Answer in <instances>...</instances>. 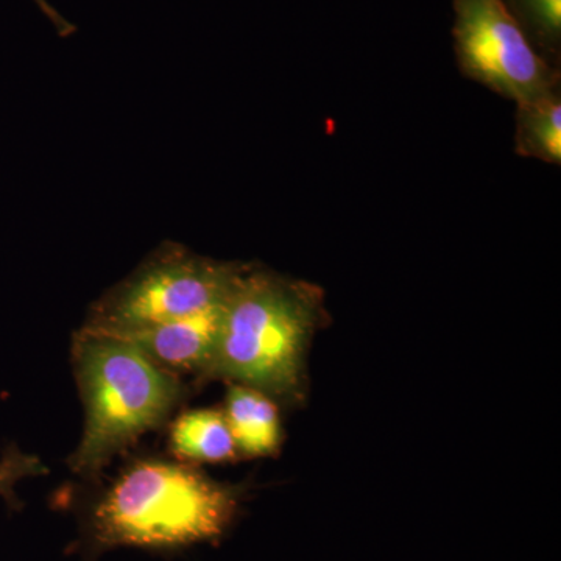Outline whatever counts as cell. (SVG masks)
<instances>
[{"instance_id": "obj_1", "label": "cell", "mask_w": 561, "mask_h": 561, "mask_svg": "<svg viewBox=\"0 0 561 561\" xmlns=\"http://www.w3.org/2000/svg\"><path fill=\"white\" fill-rule=\"evenodd\" d=\"M324 320L317 284L249 264L225 301L219 343L203 379L295 404L305 398L306 354Z\"/></svg>"}, {"instance_id": "obj_2", "label": "cell", "mask_w": 561, "mask_h": 561, "mask_svg": "<svg viewBox=\"0 0 561 561\" xmlns=\"http://www.w3.org/2000/svg\"><path fill=\"white\" fill-rule=\"evenodd\" d=\"M73 368L84 404V431L70 456L76 474L95 478L116 454L158 430L183 398L179 375L116 335L81 328Z\"/></svg>"}, {"instance_id": "obj_3", "label": "cell", "mask_w": 561, "mask_h": 561, "mask_svg": "<svg viewBox=\"0 0 561 561\" xmlns=\"http://www.w3.org/2000/svg\"><path fill=\"white\" fill-rule=\"evenodd\" d=\"M238 502V491L191 465L140 460L95 504L91 535L102 549L184 548L221 537Z\"/></svg>"}, {"instance_id": "obj_4", "label": "cell", "mask_w": 561, "mask_h": 561, "mask_svg": "<svg viewBox=\"0 0 561 561\" xmlns=\"http://www.w3.org/2000/svg\"><path fill=\"white\" fill-rule=\"evenodd\" d=\"M247 265L165 242L91 306L84 330L122 335L195 316L230 297Z\"/></svg>"}, {"instance_id": "obj_5", "label": "cell", "mask_w": 561, "mask_h": 561, "mask_svg": "<svg viewBox=\"0 0 561 561\" xmlns=\"http://www.w3.org/2000/svg\"><path fill=\"white\" fill-rule=\"evenodd\" d=\"M460 72L515 103L560 87V70L531 47L504 0H453Z\"/></svg>"}, {"instance_id": "obj_6", "label": "cell", "mask_w": 561, "mask_h": 561, "mask_svg": "<svg viewBox=\"0 0 561 561\" xmlns=\"http://www.w3.org/2000/svg\"><path fill=\"white\" fill-rule=\"evenodd\" d=\"M224 306L116 337L131 342L165 370L203 379L219 343Z\"/></svg>"}, {"instance_id": "obj_7", "label": "cell", "mask_w": 561, "mask_h": 561, "mask_svg": "<svg viewBox=\"0 0 561 561\" xmlns=\"http://www.w3.org/2000/svg\"><path fill=\"white\" fill-rule=\"evenodd\" d=\"M224 413L238 453L249 457H267L278 451L280 421L271 397L260 390L231 383Z\"/></svg>"}, {"instance_id": "obj_8", "label": "cell", "mask_w": 561, "mask_h": 561, "mask_svg": "<svg viewBox=\"0 0 561 561\" xmlns=\"http://www.w3.org/2000/svg\"><path fill=\"white\" fill-rule=\"evenodd\" d=\"M171 448L179 459L198 463H221L238 456L227 416L213 409L186 412L173 421Z\"/></svg>"}, {"instance_id": "obj_9", "label": "cell", "mask_w": 561, "mask_h": 561, "mask_svg": "<svg viewBox=\"0 0 561 561\" xmlns=\"http://www.w3.org/2000/svg\"><path fill=\"white\" fill-rule=\"evenodd\" d=\"M516 151L522 157L560 164V87L529 101L516 103Z\"/></svg>"}, {"instance_id": "obj_10", "label": "cell", "mask_w": 561, "mask_h": 561, "mask_svg": "<svg viewBox=\"0 0 561 561\" xmlns=\"http://www.w3.org/2000/svg\"><path fill=\"white\" fill-rule=\"evenodd\" d=\"M531 47L549 65L561 55V0H504Z\"/></svg>"}, {"instance_id": "obj_11", "label": "cell", "mask_w": 561, "mask_h": 561, "mask_svg": "<svg viewBox=\"0 0 561 561\" xmlns=\"http://www.w3.org/2000/svg\"><path fill=\"white\" fill-rule=\"evenodd\" d=\"M43 463L36 457L11 451L0 460V496H13V489L21 479L44 472Z\"/></svg>"}, {"instance_id": "obj_12", "label": "cell", "mask_w": 561, "mask_h": 561, "mask_svg": "<svg viewBox=\"0 0 561 561\" xmlns=\"http://www.w3.org/2000/svg\"><path fill=\"white\" fill-rule=\"evenodd\" d=\"M36 7H38L41 13L50 21V24L54 25L55 31H57L58 36L61 38H69L73 33L77 32L76 25L72 22L62 18L60 13H58L57 9L54 5H50L47 0H33Z\"/></svg>"}]
</instances>
